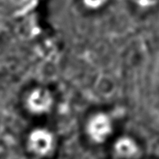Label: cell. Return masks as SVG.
I'll use <instances>...</instances> for the list:
<instances>
[{"instance_id": "obj_1", "label": "cell", "mask_w": 159, "mask_h": 159, "mask_svg": "<svg viewBox=\"0 0 159 159\" xmlns=\"http://www.w3.org/2000/svg\"><path fill=\"white\" fill-rule=\"evenodd\" d=\"M57 145V138L51 128L43 123H35L25 132L22 147L34 159H45L52 155Z\"/></svg>"}, {"instance_id": "obj_2", "label": "cell", "mask_w": 159, "mask_h": 159, "mask_svg": "<svg viewBox=\"0 0 159 159\" xmlns=\"http://www.w3.org/2000/svg\"><path fill=\"white\" fill-rule=\"evenodd\" d=\"M20 104L21 111L27 116L40 120L52 112L54 98L47 88L43 86H34L21 95Z\"/></svg>"}, {"instance_id": "obj_3", "label": "cell", "mask_w": 159, "mask_h": 159, "mask_svg": "<svg viewBox=\"0 0 159 159\" xmlns=\"http://www.w3.org/2000/svg\"><path fill=\"white\" fill-rule=\"evenodd\" d=\"M87 131L94 142H104L112 132L111 119L104 113L95 115L88 121Z\"/></svg>"}, {"instance_id": "obj_4", "label": "cell", "mask_w": 159, "mask_h": 159, "mask_svg": "<svg viewBox=\"0 0 159 159\" xmlns=\"http://www.w3.org/2000/svg\"><path fill=\"white\" fill-rule=\"evenodd\" d=\"M115 152L121 157L129 158L137 154L138 146L132 139L128 137H122L117 139L115 144Z\"/></svg>"}, {"instance_id": "obj_5", "label": "cell", "mask_w": 159, "mask_h": 159, "mask_svg": "<svg viewBox=\"0 0 159 159\" xmlns=\"http://www.w3.org/2000/svg\"><path fill=\"white\" fill-rule=\"evenodd\" d=\"M83 1L87 5V7L93 8V9L101 7L106 2V0H83Z\"/></svg>"}]
</instances>
